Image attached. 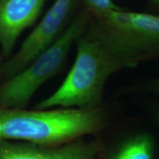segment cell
Masks as SVG:
<instances>
[{
	"label": "cell",
	"mask_w": 159,
	"mask_h": 159,
	"mask_svg": "<svg viewBox=\"0 0 159 159\" xmlns=\"http://www.w3.org/2000/svg\"><path fill=\"white\" fill-rule=\"evenodd\" d=\"M102 138L85 137L57 146H46L22 141L0 140V159H96Z\"/></svg>",
	"instance_id": "8992f818"
},
{
	"label": "cell",
	"mask_w": 159,
	"mask_h": 159,
	"mask_svg": "<svg viewBox=\"0 0 159 159\" xmlns=\"http://www.w3.org/2000/svg\"><path fill=\"white\" fill-rule=\"evenodd\" d=\"M5 60L0 54V84L4 81V77H3V73H2V65Z\"/></svg>",
	"instance_id": "7c38bea8"
},
{
	"label": "cell",
	"mask_w": 159,
	"mask_h": 159,
	"mask_svg": "<svg viewBox=\"0 0 159 159\" xmlns=\"http://www.w3.org/2000/svg\"><path fill=\"white\" fill-rule=\"evenodd\" d=\"M89 26L121 70L159 58V16L120 8L92 16Z\"/></svg>",
	"instance_id": "3957f363"
},
{
	"label": "cell",
	"mask_w": 159,
	"mask_h": 159,
	"mask_svg": "<svg viewBox=\"0 0 159 159\" xmlns=\"http://www.w3.org/2000/svg\"><path fill=\"white\" fill-rule=\"evenodd\" d=\"M152 2L153 3L155 6H157V7H159V0H151Z\"/></svg>",
	"instance_id": "4fadbf2b"
},
{
	"label": "cell",
	"mask_w": 159,
	"mask_h": 159,
	"mask_svg": "<svg viewBox=\"0 0 159 159\" xmlns=\"http://www.w3.org/2000/svg\"><path fill=\"white\" fill-rule=\"evenodd\" d=\"M102 145L96 159H156V139L147 130L121 135Z\"/></svg>",
	"instance_id": "ba28073f"
},
{
	"label": "cell",
	"mask_w": 159,
	"mask_h": 159,
	"mask_svg": "<svg viewBox=\"0 0 159 159\" xmlns=\"http://www.w3.org/2000/svg\"><path fill=\"white\" fill-rule=\"evenodd\" d=\"M83 2L91 8L99 9L111 5L112 0H83Z\"/></svg>",
	"instance_id": "30bf717a"
},
{
	"label": "cell",
	"mask_w": 159,
	"mask_h": 159,
	"mask_svg": "<svg viewBox=\"0 0 159 159\" xmlns=\"http://www.w3.org/2000/svg\"><path fill=\"white\" fill-rule=\"evenodd\" d=\"M91 18L90 12L82 6L54 42L23 70L4 80L0 84V105L27 108L39 89L62 70L71 47L88 27Z\"/></svg>",
	"instance_id": "277c9868"
},
{
	"label": "cell",
	"mask_w": 159,
	"mask_h": 159,
	"mask_svg": "<svg viewBox=\"0 0 159 159\" xmlns=\"http://www.w3.org/2000/svg\"><path fill=\"white\" fill-rule=\"evenodd\" d=\"M82 0H55L15 54L4 61V80L27 66L63 33L78 11Z\"/></svg>",
	"instance_id": "5b68a950"
},
{
	"label": "cell",
	"mask_w": 159,
	"mask_h": 159,
	"mask_svg": "<svg viewBox=\"0 0 159 159\" xmlns=\"http://www.w3.org/2000/svg\"><path fill=\"white\" fill-rule=\"evenodd\" d=\"M112 108L28 109L0 105V140L57 146L87 136H99L112 124Z\"/></svg>",
	"instance_id": "6da1fadb"
},
{
	"label": "cell",
	"mask_w": 159,
	"mask_h": 159,
	"mask_svg": "<svg viewBox=\"0 0 159 159\" xmlns=\"http://www.w3.org/2000/svg\"><path fill=\"white\" fill-rule=\"evenodd\" d=\"M152 115L153 116L155 122L159 128V101L155 103L152 108Z\"/></svg>",
	"instance_id": "8fae6325"
},
{
	"label": "cell",
	"mask_w": 159,
	"mask_h": 159,
	"mask_svg": "<svg viewBox=\"0 0 159 159\" xmlns=\"http://www.w3.org/2000/svg\"><path fill=\"white\" fill-rule=\"evenodd\" d=\"M75 44L76 56L66 79L53 94L38 102L34 108L93 109L106 104V83L111 75L122 70L89 26Z\"/></svg>",
	"instance_id": "7a4b0ae2"
},
{
	"label": "cell",
	"mask_w": 159,
	"mask_h": 159,
	"mask_svg": "<svg viewBox=\"0 0 159 159\" xmlns=\"http://www.w3.org/2000/svg\"><path fill=\"white\" fill-rule=\"evenodd\" d=\"M141 91L159 96V77L151 80L144 84L143 88L141 89Z\"/></svg>",
	"instance_id": "9c48e42d"
},
{
	"label": "cell",
	"mask_w": 159,
	"mask_h": 159,
	"mask_svg": "<svg viewBox=\"0 0 159 159\" xmlns=\"http://www.w3.org/2000/svg\"><path fill=\"white\" fill-rule=\"evenodd\" d=\"M48 0H0V54L13 55L22 33L39 19Z\"/></svg>",
	"instance_id": "52a82bcc"
}]
</instances>
